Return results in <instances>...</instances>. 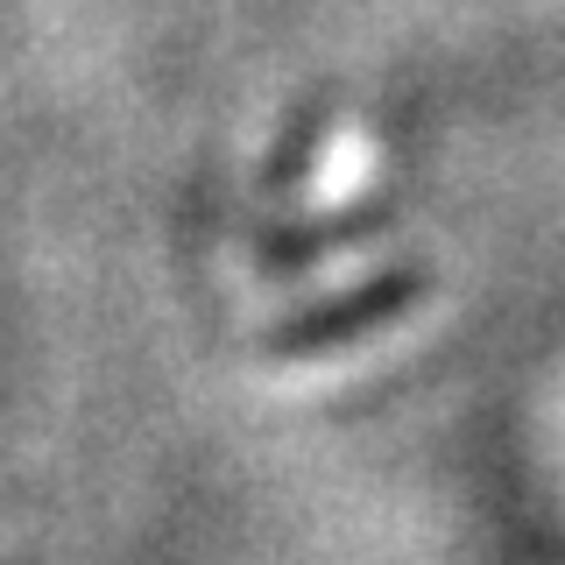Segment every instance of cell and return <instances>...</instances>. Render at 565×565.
I'll list each match as a JSON object with an SVG mask.
<instances>
[{"label": "cell", "mask_w": 565, "mask_h": 565, "mask_svg": "<svg viewBox=\"0 0 565 565\" xmlns=\"http://www.w3.org/2000/svg\"><path fill=\"white\" fill-rule=\"evenodd\" d=\"M424 297H431V262L403 255V262H388L375 276L347 282V290L311 297V305L269 318V326L255 332V347H262V361H326V353L361 347V340H375L382 326L411 318Z\"/></svg>", "instance_id": "obj_1"}, {"label": "cell", "mask_w": 565, "mask_h": 565, "mask_svg": "<svg viewBox=\"0 0 565 565\" xmlns=\"http://www.w3.org/2000/svg\"><path fill=\"white\" fill-rule=\"evenodd\" d=\"M396 199H353V205H332V212H311V220H282V226H262L255 234V269L269 276H297L311 262L340 255V247H361L388 226Z\"/></svg>", "instance_id": "obj_2"}, {"label": "cell", "mask_w": 565, "mask_h": 565, "mask_svg": "<svg viewBox=\"0 0 565 565\" xmlns=\"http://www.w3.org/2000/svg\"><path fill=\"white\" fill-rule=\"evenodd\" d=\"M332 135V93H311L305 106L290 114V135L269 149V163H262V191H297L311 177V163H318V141Z\"/></svg>", "instance_id": "obj_3"}]
</instances>
